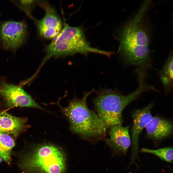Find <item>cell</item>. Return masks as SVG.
<instances>
[{"label": "cell", "instance_id": "6da1fadb", "mask_svg": "<svg viewBox=\"0 0 173 173\" xmlns=\"http://www.w3.org/2000/svg\"><path fill=\"white\" fill-rule=\"evenodd\" d=\"M149 5L144 2L137 14L127 23L120 34L118 50L124 59L131 64L144 66L149 59L148 35L142 21Z\"/></svg>", "mask_w": 173, "mask_h": 173}, {"label": "cell", "instance_id": "7a4b0ae2", "mask_svg": "<svg viewBox=\"0 0 173 173\" xmlns=\"http://www.w3.org/2000/svg\"><path fill=\"white\" fill-rule=\"evenodd\" d=\"M84 93L82 97H75L62 111L70 123L72 131L84 139L98 141L105 135L107 128L97 114L88 108L86 99L94 91Z\"/></svg>", "mask_w": 173, "mask_h": 173}, {"label": "cell", "instance_id": "3957f363", "mask_svg": "<svg viewBox=\"0 0 173 173\" xmlns=\"http://www.w3.org/2000/svg\"><path fill=\"white\" fill-rule=\"evenodd\" d=\"M137 89L125 95L111 89H102L97 93L93 100L97 114L108 128L111 126L122 125V112L125 107L143 92L148 91L146 84L139 82Z\"/></svg>", "mask_w": 173, "mask_h": 173}, {"label": "cell", "instance_id": "277c9868", "mask_svg": "<svg viewBox=\"0 0 173 173\" xmlns=\"http://www.w3.org/2000/svg\"><path fill=\"white\" fill-rule=\"evenodd\" d=\"M66 160L61 148L44 143L34 146L24 155L21 165L27 173H65Z\"/></svg>", "mask_w": 173, "mask_h": 173}, {"label": "cell", "instance_id": "5b68a950", "mask_svg": "<svg viewBox=\"0 0 173 173\" xmlns=\"http://www.w3.org/2000/svg\"><path fill=\"white\" fill-rule=\"evenodd\" d=\"M46 55L40 66L53 56L73 55L80 53L86 55L90 53L106 55L108 51L92 47L87 41L83 29L80 26L72 27L65 23L59 34L45 48Z\"/></svg>", "mask_w": 173, "mask_h": 173}, {"label": "cell", "instance_id": "8992f818", "mask_svg": "<svg viewBox=\"0 0 173 173\" xmlns=\"http://www.w3.org/2000/svg\"><path fill=\"white\" fill-rule=\"evenodd\" d=\"M27 35V26L24 21H7L1 25L0 39L5 49L16 50L25 42Z\"/></svg>", "mask_w": 173, "mask_h": 173}, {"label": "cell", "instance_id": "52a82bcc", "mask_svg": "<svg viewBox=\"0 0 173 173\" xmlns=\"http://www.w3.org/2000/svg\"><path fill=\"white\" fill-rule=\"evenodd\" d=\"M37 2L45 11V14L40 20L35 19L40 35L48 39H54L61 31L62 22L55 10L44 1Z\"/></svg>", "mask_w": 173, "mask_h": 173}, {"label": "cell", "instance_id": "ba28073f", "mask_svg": "<svg viewBox=\"0 0 173 173\" xmlns=\"http://www.w3.org/2000/svg\"><path fill=\"white\" fill-rule=\"evenodd\" d=\"M109 137L106 143L109 147L113 155H125L131 144L129 133V127L117 124L109 127Z\"/></svg>", "mask_w": 173, "mask_h": 173}, {"label": "cell", "instance_id": "9c48e42d", "mask_svg": "<svg viewBox=\"0 0 173 173\" xmlns=\"http://www.w3.org/2000/svg\"><path fill=\"white\" fill-rule=\"evenodd\" d=\"M152 103L142 108L137 110L133 113V124L132 129V154L131 162H134L138 154V139L142 130L153 117L151 110L153 105Z\"/></svg>", "mask_w": 173, "mask_h": 173}, {"label": "cell", "instance_id": "30bf717a", "mask_svg": "<svg viewBox=\"0 0 173 173\" xmlns=\"http://www.w3.org/2000/svg\"><path fill=\"white\" fill-rule=\"evenodd\" d=\"M27 119L17 117L5 112L0 113V131L17 137L28 128Z\"/></svg>", "mask_w": 173, "mask_h": 173}, {"label": "cell", "instance_id": "8fae6325", "mask_svg": "<svg viewBox=\"0 0 173 173\" xmlns=\"http://www.w3.org/2000/svg\"><path fill=\"white\" fill-rule=\"evenodd\" d=\"M145 128L148 136L155 140H161L171 134L173 127L169 121L155 117L151 119Z\"/></svg>", "mask_w": 173, "mask_h": 173}, {"label": "cell", "instance_id": "7c38bea8", "mask_svg": "<svg viewBox=\"0 0 173 173\" xmlns=\"http://www.w3.org/2000/svg\"><path fill=\"white\" fill-rule=\"evenodd\" d=\"M13 139L9 135L0 131V156L8 163L11 161V152L15 146Z\"/></svg>", "mask_w": 173, "mask_h": 173}, {"label": "cell", "instance_id": "4fadbf2b", "mask_svg": "<svg viewBox=\"0 0 173 173\" xmlns=\"http://www.w3.org/2000/svg\"><path fill=\"white\" fill-rule=\"evenodd\" d=\"M173 57L168 58L160 73V77L166 92L171 90L173 87Z\"/></svg>", "mask_w": 173, "mask_h": 173}, {"label": "cell", "instance_id": "5bb4252c", "mask_svg": "<svg viewBox=\"0 0 173 173\" xmlns=\"http://www.w3.org/2000/svg\"><path fill=\"white\" fill-rule=\"evenodd\" d=\"M140 152L153 154L165 161L170 163L173 162V149L171 147H167L157 149L143 148L141 149Z\"/></svg>", "mask_w": 173, "mask_h": 173}, {"label": "cell", "instance_id": "9a60e30c", "mask_svg": "<svg viewBox=\"0 0 173 173\" xmlns=\"http://www.w3.org/2000/svg\"><path fill=\"white\" fill-rule=\"evenodd\" d=\"M34 0H20L19 2L22 6L29 14L31 8L36 2Z\"/></svg>", "mask_w": 173, "mask_h": 173}, {"label": "cell", "instance_id": "2e32d148", "mask_svg": "<svg viewBox=\"0 0 173 173\" xmlns=\"http://www.w3.org/2000/svg\"><path fill=\"white\" fill-rule=\"evenodd\" d=\"M2 160V158L0 156V163L1 162Z\"/></svg>", "mask_w": 173, "mask_h": 173}, {"label": "cell", "instance_id": "e0dca14e", "mask_svg": "<svg viewBox=\"0 0 173 173\" xmlns=\"http://www.w3.org/2000/svg\"><path fill=\"white\" fill-rule=\"evenodd\" d=\"M129 173H131V172H130Z\"/></svg>", "mask_w": 173, "mask_h": 173}]
</instances>
